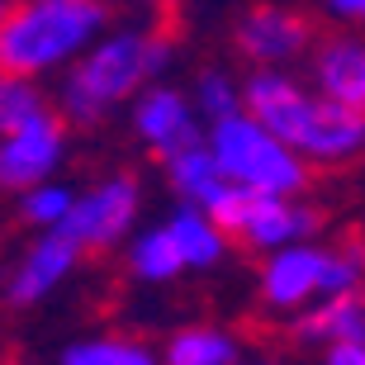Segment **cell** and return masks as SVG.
Returning <instances> with one entry per match:
<instances>
[{
    "mask_svg": "<svg viewBox=\"0 0 365 365\" xmlns=\"http://www.w3.org/2000/svg\"><path fill=\"white\" fill-rule=\"evenodd\" d=\"M100 24V0H24L0 24V71L34 76L43 67H57L71 53H81Z\"/></svg>",
    "mask_w": 365,
    "mask_h": 365,
    "instance_id": "cell-1",
    "label": "cell"
},
{
    "mask_svg": "<svg viewBox=\"0 0 365 365\" xmlns=\"http://www.w3.org/2000/svg\"><path fill=\"white\" fill-rule=\"evenodd\" d=\"M166 62V38H143V34H119V38L100 43L81 67L71 71L62 109L76 123H95L105 109H114L123 95L133 91L143 76Z\"/></svg>",
    "mask_w": 365,
    "mask_h": 365,
    "instance_id": "cell-2",
    "label": "cell"
},
{
    "mask_svg": "<svg viewBox=\"0 0 365 365\" xmlns=\"http://www.w3.org/2000/svg\"><path fill=\"white\" fill-rule=\"evenodd\" d=\"M209 148H214L228 180H242V185L266 190V195H294L304 185V162L261 119L223 114L214 123V133H209Z\"/></svg>",
    "mask_w": 365,
    "mask_h": 365,
    "instance_id": "cell-3",
    "label": "cell"
},
{
    "mask_svg": "<svg viewBox=\"0 0 365 365\" xmlns=\"http://www.w3.org/2000/svg\"><path fill=\"white\" fill-rule=\"evenodd\" d=\"M133 214H138V185L128 176H114L100 190H91L86 200H76L62 214V223H53V228L67 232L71 242H81V247H109L123 237Z\"/></svg>",
    "mask_w": 365,
    "mask_h": 365,
    "instance_id": "cell-4",
    "label": "cell"
},
{
    "mask_svg": "<svg viewBox=\"0 0 365 365\" xmlns=\"http://www.w3.org/2000/svg\"><path fill=\"white\" fill-rule=\"evenodd\" d=\"M57 157H62V123L53 114H34L24 128L5 133V143H0V185H38L57 166Z\"/></svg>",
    "mask_w": 365,
    "mask_h": 365,
    "instance_id": "cell-5",
    "label": "cell"
},
{
    "mask_svg": "<svg viewBox=\"0 0 365 365\" xmlns=\"http://www.w3.org/2000/svg\"><path fill=\"white\" fill-rule=\"evenodd\" d=\"M247 109H252V119H261L275 138H284L289 148H299V143H304V128H309V114H313V100L299 91V86H289L284 76L261 71V76L247 81Z\"/></svg>",
    "mask_w": 365,
    "mask_h": 365,
    "instance_id": "cell-6",
    "label": "cell"
},
{
    "mask_svg": "<svg viewBox=\"0 0 365 365\" xmlns=\"http://www.w3.org/2000/svg\"><path fill=\"white\" fill-rule=\"evenodd\" d=\"M365 148V109L356 105H341V100H313V114H309V128H304V143L299 152H309L318 162H341L351 152Z\"/></svg>",
    "mask_w": 365,
    "mask_h": 365,
    "instance_id": "cell-7",
    "label": "cell"
},
{
    "mask_svg": "<svg viewBox=\"0 0 365 365\" xmlns=\"http://www.w3.org/2000/svg\"><path fill=\"white\" fill-rule=\"evenodd\" d=\"M133 123L162 157L190 148V143H200V128L190 123V109H185V100H180L176 91H148L143 100H138Z\"/></svg>",
    "mask_w": 365,
    "mask_h": 365,
    "instance_id": "cell-8",
    "label": "cell"
},
{
    "mask_svg": "<svg viewBox=\"0 0 365 365\" xmlns=\"http://www.w3.org/2000/svg\"><path fill=\"white\" fill-rule=\"evenodd\" d=\"M304 43H309V24L284 10H252L237 29V48L257 62H280V57L299 53Z\"/></svg>",
    "mask_w": 365,
    "mask_h": 365,
    "instance_id": "cell-9",
    "label": "cell"
},
{
    "mask_svg": "<svg viewBox=\"0 0 365 365\" xmlns=\"http://www.w3.org/2000/svg\"><path fill=\"white\" fill-rule=\"evenodd\" d=\"M76 247H81V242H71L67 232L53 228V237H43V242L29 252V261L14 271L10 299H14V304H34V299H43L48 289H57V280L76 266Z\"/></svg>",
    "mask_w": 365,
    "mask_h": 365,
    "instance_id": "cell-10",
    "label": "cell"
},
{
    "mask_svg": "<svg viewBox=\"0 0 365 365\" xmlns=\"http://www.w3.org/2000/svg\"><path fill=\"white\" fill-rule=\"evenodd\" d=\"M323 257L327 252H313V247H289L266 266V299L275 309L284 304H299L309 299L313 289H323Z\"/></svg>",
    "mask_w": 365,
    "mask_h": 365,
    "instance_id": "cell-11",
    "label": "cell"
},
{
    "mask_svg": "<svg viewBox=\"0 0 365 365\" xmlns=\"http://www.w3.org/2000/svg\"><path fill=\"white\" fill-rule=\"evenodd\" d=\"M318 81L332 100L365 109V43L356 38H332L318 53Z\"/></svg>",
    "mask_w": 365,
    "mask_h": 365,
    "instance_id": "cell-12",
    "label": "cell"
},
{
    "mask_svg": "<svg viewBox=\"0 0 365 365\" xmlns=\"http://www.w3.org/2000/svg\"><path fill=\"white\" fill-rule=\"evenodd\" d=\"M166 171H171V185H176L190 204H200V209L228 185V180H223V166H218V157H214V148H204V143H190V148L171 152V157H166Z\"/></svg>",
    "mask_w": 365,
    "mask_h": 365,
    "instance_id": "cell-13",
    "label": "cell"
},
{
    "mask_svg": "<svg viewBox=\"0 0 365 365\" xmlns=\"http://www.w3.org/2000/svg\"><path fill=\"white\" fill-rule=\"evenodd\" d=\"M313 223H318V218H313L309 209L284 204V195H266L257 218L247 223V242L252 247H284V242H294V237H304Z\"/></svg>",
    "mask_w": 365,
    "mask_h": 365,
    "instance_id": "cell-14",
    "label": "cell"
},
{
    "mask_svg": "<svg viewBox=\"0 0 365 365\" xmlns=\"http://www.w3.org/2000/svg\"><path fill=\"white\" fill-rule=\"evenodd\" d=\"M299 337H332V341H365V304L351 294H332L318 313L299 323Z\"/></svg>",
    "mask_w": 365,
    "mask_h": 365,
    "instance_id": "cell-15",
    "label": "cell"
},
{
    "mask_svg": "<svg viewBox=\"0 0 365 365\" xmlns=\"http://www.w3.org/2000/svg\"><path fill=\"white\" fill-rule=\"evenodd\" d=\"M171 237H176L185 266H209V261H218V252H223V228H218L214 218H204L200 209H180V214L171 218Z\"/></svg>",
    "mask_w": 365,
    "mask_h": 365,
    "instance_id": "cell-16",
    "label": "cell"
},
{
    "mask_svg": "<svg viewBox=\"0 0 365 365\" xmlns=\"http://www.w3.org/2000/svg\"><path fill=\"white\" fill-rule=\"evenodd\" d=\"M261 200H266V190H252V185H242V180H228V185L218 190L214 200L204 204V214L214 218L223 232H232V237H247V223L257 218Z\"/></svg>",
    "mask_w": 365,
    "mask_h": 365,
    "instance_id": "cell-17",
    "label": "cell"
},
{
    "mask_svg": "<svg viewBox=\"0 0 365 365\" xmlns=\"http://www.w3.org/2000/svg\"><path fill=\"white\" fill-rule=\"evenodd\" d=\"M166 365H232V341L209 327H190L166 346Z\"/></svg>",
    "mask_w": 365,
    "mask_h": 365,
    "instance_id": "cell-18",
    "label": "cell"
},
{
    "mask_svg": "<svg viewBox=\"0 0 365 365\" xmlns=\"http://www.w3.org/2000/svg\"><path fill=\"white\" fill-rule=\"evenodd\" d=\"M180 266H185V257H180V247H176V237H171V228L148 232V237L133 247V271L143 275V280H171Z\"/></svg>",
    "mask_w": 365,
    "mask_h": 365,
    "instance_id": "cell-19",
    "label": "cell"
},
{
    "mask_svg": "<svg viewBox=\"0 0 365 365\" xmlns=\"http://www.w3.org/2000/svg\"><path fill=\"white\" fill-rule=\"evenodd\" d=\"M34 114H43L38 91H34L24 76H14V71H0V133H14V128H24Z\"/></svg>",
    "mask_w": 365,
    "mask_h": 365,
    "instance_id": "cell-20",
    "label": "cell"
},
{
    "mask_svg": "<svg viewBox=\"0 0 365 365\" xmlns=\"http://www.w3.org/2000/svg\"><path fill=\"white\" fill-rule=\"evenodd\" d=\"M62 365H157V361L133 341H81L62 356Z\"/></svg>",
    "mask_w": 365,
    "mask_h": 365,
    "instance_id": "cell-21",
    "label": "cell"
},
{
    "mask_svg": "<svg viewBox=\"0 0 365 365\" xmlns=\"http://www.w3.org/2000/svg\"><path fill=\"white\" fill-rule=\"evenodd\" d=\"M361 271H365L361 252H341V257L327 252V257H323V289H327V294H351L356 280H361Z\"/></svg>",
    "mask_w": 365,
    "mask_h": 365,
    "instance_id": "cell-22",
    "label": "cell"
},
{
    "mask_svg": "<svg viewBox=\"0 0 365 365\" xmlns=\"http://www.w3.org/2000/svg\"><path fill=\"white\" fill-rule=\"evenodd\" d=\"M71 204H76V200H71L67 190L43 185V190H34V195L24 200V214L34 218V223H62V214H67Z\"/></svg>",
    "mask_w": 365,
    "mask_h": 365,
    "instance_id": "cell-23",
    "label": "cell"
},
{
    "mask_svg": "<svg viewBox=\"0 0 365 365\" xmlns=\"http://www.w3.org/2000/svg\"><path fill=\"white\" fill-rule=\"evenodd\" d=\"M200 105L214 114V119H223V114H232V105H237V95H232L228 76H218V71H209L200 81Z\"/></svg>",
    "mask_w": 365,
    "mask_h": 365,
    "instance_id": "cell-24",
    "label": "cell"
},
{
    "mask_svg": "<svg viewBox=\"0 0 365 365\" xmlns=\"http://www.w3.org/2000/svg\"><path fill=\"white\" fill-rule=\"evenodd\" d=\"M327 365H365V341H337Z\"/></svg>",
    "mask_w": 365,
    "mask_h": 365,
    "instance_id": "cell-25",
    "label": "cell"
},
{
    "mask_svg": "<svg viewBox=\"0 0 365 365\" xmlns=\"http://www.w3.org/2000/svg\"><path fill=\"white\" fill-rule=\"evenodd\" d=\"M332 10L351 14V19H361V24H365V0H332Z\"/></svg>",
    "mask_w": 365,
    "mask_h": 365,
    "instance_id": "cell-26",
    "label": "cell"
},
{
    "mask_svg": "<svg viewBox=\"0 0 365 365\" xmlns=\"http://www.w3.org/2000/svg\"><path fill=\"white\" fill-rule=\"evenodd\" d=\"M0 24H5V0H0Z\"/></svg>",
    "mask_w": 365,
    "mask_h": 365,
    "instance_id": "cell-27",
    "label": "cell"
},
{
    "mask_svg": "<svg viewBox=\"0 0 365 365\" xmlns=\"http://www.w3.org/2000/svg\"><path fill=\"white\" fill-rule=\"evenodd\" d=\"M252 365H271V361H252Z\"/></svg>",
    "mask_w": 365,
    "mask_h": 365,
    "instance_id": "cell-28",
    "label": "cell"
}]
</instances>
